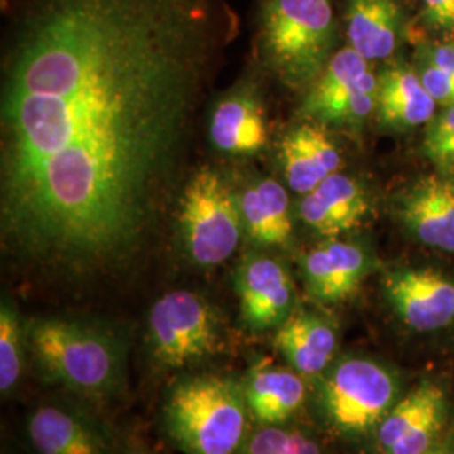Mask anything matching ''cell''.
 I'll return each instance as SVG.
<instances>
[{"mask_svg":"<svg viewBox=\"0 0 454 454\" xmlns=\"http://www.w3.org/2000/svg\"><path fill=\"white\" fill-rule=\"evenodd\" d=\"M0 95V238L34 275L127 270L160 223L239 29L227 0H19Z\"/></svg>","mask_w":454,"mask_h":454,"instance_id":"cell-1","label":"cell"},{"mask_svg":"<svg viewBox=\"0 0 454 454\" xmlns=\"http://www.w3.org/2000/svg\"><path fill=\"white\" fill-rule=\"evenodd\" d=\"M162 414L168 436L184 454H239L253 431L243 379L221 373L177 379Z\"/></svg>","mask_w":454,"mask_h":454,"instance_id":"cell-2","label":"cell"},{"mask_svg":"<svg viewBox=\"0 0 454 454\" xmlns=\"http://www.w3.org/2000/svg\"><path fill=\"white\" fill-rule=\"evenodd\" d=\"M404 377L380 358L345 354L311 382L309 404L325 431L347 442L372 441L404 395Z\"/></svg>","mask_w":454,"mask_h":454,"instance_id":"cell-3","label":"cell"},{"mask_svg":"<svg viewBox=\"0 0 454 454\" xmlns=\"http://www.w3.org/2000/svg\"><path fill=\"white\" fill-rule=\"evenodd\" d=\"M29 350L41 371L88 399L123 387L125 345L112 330L82 320L41 318L27 325Z\"/></svg>","mask_w":454,"mask_h":454,"instance_id":"cell-4","label":"cell"},{"mask_svg":"<svg viewBox=\"0 0 454 454\" xmlns=\"http://www.w3.org/2000/svg\"><path fill=\"white\" fill-rule=\"evenodd\" d=\"M258 51L262 63L292 90H309L337 44L332 0H260Z\"/></svg>","mask_w":454,"mask_h":454,"instance_id":"cell-5","label":"cell"},{"mask_svg":"<svg viewBox=\"0 0 454 454\" xmlns=\"http://www.w3.org/2000/svg\"><path fill=\"white\" fill-rule=\"evenodd\" d=\"M179 226L184 251L200 268L226 262L244 234L238 195L211 167L197 170L180 197Z\"/></svg>","mask_w":454,"mask_h":454,"instance_id":"cell-6","label":"cell"},{"mask_svg":"<svg viewBox=\"0 0 454 454\" xmlns=\"http://www.w3.org/2000/svg\"><path fill=\"white\" fill-rule=\"evenodd\" d=\"M146 341L157 365L187 369L224 348V325L219 311L202 294L176 290L152 305Z\"/></svg>","mask_w":454,"mask_h":454,"instance_id":"cell-7","label":"cell"},{"mask_svg":"<svg viewBox=\"0 0 454 454\" xmlns=\"http://www.w3.org/2000/svg\"><path fill=\"white\" fill-rule=\"evenodd\" d=\"M379 74L348 44L335 51L322 74L307 90L300 118L360 133L375 114Z\"/></svg>","mask_w":454,"mask_h":454,"instance_id":"cell-8","label":"cell"},{"mask_svg":"<svg viewBox=\"0 0 454 454\" xmlns=\"http://www.w3.org/2000/svg\"><path fill=\"white\" fill-rule=\"evenodd\" d=\"M454 422L448 387L434 377L404 392L373 434L377 454H424L438 444Z\"/></svg>","mask_w":454,"mask_h":454,"instance_id":"cell-9","label":"cell"},{"mask_svg":"<svg viewBox=\"0 0 454 454\" xmlns=\"http://www.w3.org/2000/svg\"><path fill=\"white\" fill-rule=\"evenodd\" d=\"M382 296L399 324L414 333L454 326V276L424 264H399L380 278Z\"/></svg>","mask_w":454,"mask_h":454,"instance_id":"cell-10","label":"cell"},{"mask_svg":"<svg viewBox=\"0 0 454 454\" xmlns=\"http://www.w3.org/2000/svg\"><path fill=\"white\" fill-rule=\"evenodd\" d=\"M390 212L414 243L454 254V174L411 180L392 195Z\"/></svg>","mask_w":454,"mask_h":454,"instance_id":"cell-11","label":"cell"},{"mask_svg":"<svg viewBox=\"0 0 454 454\" xmlns=\"http://www.w3.org/2000/svg\"><path fill=\"white\" fill-rule=\"evenodd\" d=\"M241 322L251 332L276 330L296 307V286L283 261L268 254H246L234 276Z\"/></svg>","mask_w":454,"mask_h":454,"instance_id":"cell-12","label":"cell"},{"mask_svg":"<svg viewBox=\"0 0 454 454\" xmlns=\"http://www.w3.org/2000/svg\"><path fill=\"white\" fill-rule=\"evenodd\" d=\"M377 266L367 244L341 238L324 239L300 261L307 294L320 305H337L356 296Z\"/></svg>","mask_w":454,"mask_h":454,"instance_id":"cell-13","label":"cell"},{"mask_svg":"<svg viewBox=\"0 0 454 454\" xmlns=\"http://www.w3.org/2000/svg\"><path fill=\"white\" fill-rule=\"evenodd\" d=\"M372 194L354 176L337 172L301 195L296 215L324 239L341 238L365 224L372 214Z\"/></svg>","mask_w":454,"mask_h":454,"instance_id":"cell-14","label":"cell"},{"mask_svg":"<svg viewBox=\"0 0 454 454\" xmlns=\"http://www.w3.org/2000/svg\"><path fill=\"white\" fill-rule=\"evenodd\" d=\"M347 44L369 63H389L407 37L401 0H341Z\"/></svg>","mask_w":454,"mask_h":454,"instance_id":"cell-15","label":"cell"},{"mask_svg":"<svg viewBox=\"0 0 454 454\" xmlns=\"http://www.w3.org/2000/svg\"><path fill=\"white\" fill-rule=\"evenodd\" d=\"M279 167L286 185L294 194L311 192L330 176L340 172V146L328 129L303 120L286 131L278 150Z\"/></svg>","mask_w":454,"mask_h":454,"instance_id":"cell-16","label":"cell"},{"mask_svg":"<svg viewBox=\"0 0 454 454\" xmlns=\"http://www.w3.org/2000/svg\"><path fill=\"white\" fill-rule=\"evenodd\" d=\"M273 345L288 367L313 382L340 356L339 325L320 311L296 309L276 328Z\"/></svg>","mask_w":454,"mask_h":454,"instance_id":"cell-17","label":"cell"},{"mask_svg":"<svg viewBox=\"0 0 454 454\" xmlns=\"http://www.w3.org/2000/svg\"><path fill=\"white\" fill-rule=\"evenodd\" d=\"M438 103L427 93L414 65L389 61L379 74L375 118L380 129L406 133L427 127L438 114Z\"/></svg>","mask_w":454,"mask_h":454,"instance_id":"cell-18","label":"cell"},{"mask_svg":"<svg viewBox=\"0 0 454 454\" xmlns=\"http://www.w3.org/2000/svg\"><path fill=\"white\" fill-rule=\"evenodd\" d=\"M244 394L258 424H286L311 397V382L292 367L254 364L243 377Z\"/></svg>","mask_w":454,"mask_h":454,"instance_id":"cell-19","label":"cell"},{"mask_svg":"<svg viewBox=\"0 0 454 454\" xmlns=\"http://www.w3.org/2000/svg\"><path fill=\"white\" fill-rule=\"evenodd\" d=\"M26 429L37 454H108V441L97 422L66 407H37Z\"/></svg>","mask_w":454,"mask_h":454,"instance_id":"cell-20","label":"cell"},{"mask_svg":"<svg viewBox=\"0 0 454 454\" xmlns=\"http://www.w3.org/2000/svg\"><path fill=\"white\" fill-rule=\"evenodd\" d=\"M244 234L264 247H290L294 239L290 194L278 180L262 177L238 195Z\"/></svg>","mask_w":454,"mask_h":454,"instance_id":"cell-21","label":"cell"},{"mask_svg":"<svg viewBox=\"0 0 454 454\" xmlns=\"http://www.w3.org/2000/svg\"><path fill=\"white\" fill-rule=\"evenodd\" d=\"M212 145L231 157H249L268 144L266 114L251 91L223 98L212 110L209 123Z\"/></svg>","mask_w":454,"mask_h":454,"instance_id":"cell-22","label":"cell"},{"mask_svg":"<svg viewBox=\"0 0 454 454\" xmlns=\"http://www.w3.org/2000/svg\"><path fill=\"white\" fill-rule=\"evenodd\" d=\"M414 54V67L424 88L439 108L454 106V41L422 39Z\"/></svg>","mask_w":454,"mask_h":454,"instance_id":"cell-23","label":"cell"},{"mask_svg":"<svg viewBox=\"0 0 454 454\" xmlns=\"http://www.w3.org/2000/svg\"><path fill=\"white\" fill-rule=\"evenodd\" d=\"M26 350H29L27 326L11 301L0 307V392L9 395L16 389L26 367Z\"/></svg>","mask_w":454,"mask_h":454,"instance_id":"cell-24","label":"cell"},{"mask_svg":"<svg viewBox=\"0 0 454 454\" xmlns=\"http://www.w3.org/2000/svg\"><path fill=\"white\" fill-rule=\"evenodd\" d=\"M239 454H324L309 433L288 424H260L249 433Z\"/></svg>","mask_w":454,"mask_h":454,"instance_id":"cell-25","label":"cell"},{"mask_svg":"<svg viewBox=\"0 0 454 454\" xmlns=\"http://www.w3.org/2000/svg\"><path fill=\"white\" fill-rule=\"evenodd\" d=\"M422 157L436 172L454 174V106L441 108L424 131Z\"/></svg>","mask_w":454,"mask_h":454,"instance_id":"cell-26","label":"cell"},{"mask_svg":"<svg viewBox=\"0 0 454 454\" xmlns=\"http://www.w3.org/2000/svg\"><path fill=\"white\" fill-rule=\"evenodd\" d=\"M412 26L421 34L419 41H454V0H418Z\"/></svg>","mask_w":454,"mask_h":454,"instance_id":"cell-27","label":"cell"},{"mask_svg":"<svg viewBox=\"0 0 454 454\" xmlns=\"http://www.w3.org/2000/svg\"><path fill=\"white\" fill-rule=\"evenodd\" d=\"M424 454H454V422L450 431L444 434V438Z\"/></svg>","mask_w":454,"mask_h":454,"instance_id":"cell-28","label":"cell"},{"mask_svg":"<svg viewBox=\"0 0 454 454\" xmlns=\"http://www.w3.org/2000/svg\"><path fill=\"white\" fill-rule=\"evenodd\" d=\"M19 0H2V7H4V11H7V14L14 9V5H16Z\"/></svg>","mask_w":454,"mask_h":454,"instance_id":"cell-29","label":"cell"},{"mask_svg":"<svg viewBox=\"0 0 454 454\" xmlns=\"http://www.w3.org/2000/svg\"><path fill=\"white\" fill-rule=\"evenodd\" d=\"M127 454H155L150 453V451H145V450H135V451H130V453Z\"/></svg>","mask_w":454,"mask_h":454,"instance_id":"cell-30","label":"cell"}]
</instances>
